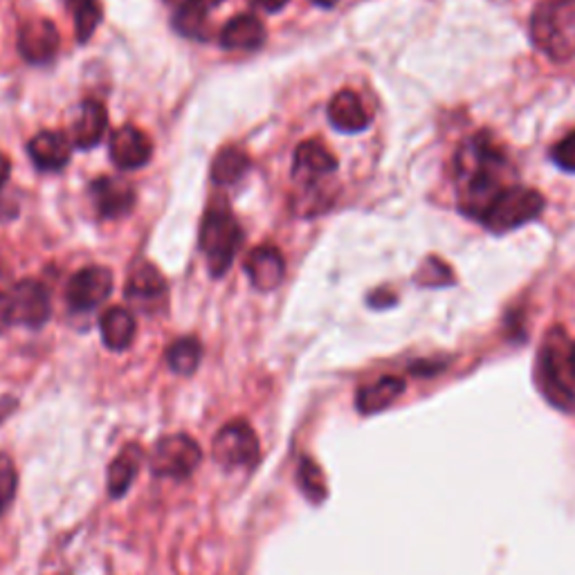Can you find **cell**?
Wrapping results in <instances>:
<instances>
[{
	"mask_svg": "<svg viewBox=\"0 0 575 575\" xmlns=\"http://www.w3.org/2000/svg\"><path fill=\"white\" fill-rule=\"evenodd\" d=\"M250 3H252V8H257V10H264V12L272 14V12L284 10L288 0H250Z\"/></svg>",
	"mask_w": 575,
	"mask_h": 575,
	"instance_id": "32",
	"label": "cell"
},
{
	"mask_svg": "<svg viewBox=\"0 0 575 575\" xmlns=\"http://www.w3.org/2000/svg\"><path fill=\"white\" fill-rule=\"evenodd\" d=\"M214 462L227 470L255 468L261 458V447L255 429L246 420H232L214 436Z\"/></svg>",
	"mask_w": 575,
	"mask_h": 575,
	"instance_id": "6",
	"label": "cell"
},
{
	"mask_svg": "<svg viewBox=\"0 0 575 575\" xmlns=\"http://www.w3.org/2000/svg\"><path fill=\"white\" fill-rule=\"evenodd\" d=\"M59 30L48 19H32L19 32V52L32 66L50 63L59 52Z\"/></svg>",
	"mask_w": 575,
	"mask_h": 575,
	"instance_id": "10",
	"label": "cell"
},
{
	"mask_svg": "<svg viewBox=\"0 0 575 575\" xmlns=\"http://www.w3.org/2000/svg\"><path fill=\"white\" fill-rule=\"evenodd\" d=\"M250 169V158L237 147H225L211 162V180L216 185H235L239 182Z\"/></svg>",
	"mask_w": 575,
	"mask_h": 575,
	"instance_id": "23",
	"label": "cell"
},
{
	"mask_svg": "<svg viewBox=\"0 0 575 575\" xmlns=\"http://www.w3.org/2000/svg\"><path fill=\"white\" fill-rule=\"evenodd\" d=\"M299 486L304 490V495L319 504L324 497H326V482H324V475L319 470V466L315 462H310V458H301L299 464Z\"/></svg>",
	"mask_w": 575,
	"mask_h": 575,
	"instance_id": "27",
	"label": "cell"
},
{
	"mask_svg": "<svg viewBox=\"0 0 575 575\" xmlns=\"http://www.w3.org/2000/svg\"><path fill=\"white\" fill-rule=\"evenodd\" d=\"M8 178H10V160L0 153V189H3Z\"/></svg>",
	"mask_w": 575,
	"mask_h": 575,
	"instance_id": "34",
	"label": "cell"
},
{
	"mask_svg": "<svg viewBox=\"0 0 575 575\" xmlns=\"http://www.w3.org/2000/svg\"><path fill=\"white\" fill-rule=\"evenodd\" d=\"M17 495V468L8 454H0V515H3Z\"/></svg>",
	"mask_w": 575,
	"mask_h": 575,
	"instance_id": "28",
	"label": "cell"
},
{
	"mask_svg": "<svg viewBox=\"0 0 575 575\" xmlns=\"http://www.w3.org/2000/svg\"><path fill=\"white\" fill-rule=\"evenodd\" d=\"M544 196L535 189L526 187H506L490 209L484 214L482 222L495 235H506L531 220H535L544 211Z\"/></svg>",
	"mask_w": 575,
	"mask_h": 575,
	"instance_id": "5",
	"label": "cell"
},
{
	"mask_svg": "<svg viewBox=\"0 0 575 575\" xmlns=\"http://www.w3.org/2000/svg\"><path fill=\"white\" fill-rule=\"evenodd\" d=\"M12 321V308H10V297L6 293H0V333H3Z\"/></svg>",
	"mask_w": 575,
	"mask_h": 575,
	"instance_id": "31",
	"label": "cell"
},
{
	"mask_svg": "<svg viewBox=\"0 0 575 575\" xmlns=\"http://www.w3.org/2000/svg\"><path fill=\"white\" fill-rule=\"evenodd\" d=\"M531 39L539 52L557 63L575 59V3H539L531 17Z\"/></svg>",
	"mask_w": 575,
	"mask_h": 575,
	"instance_id": "2",
	"label": "cell"
},
{
	"mask_svg": "<svg viewBox=\"0 0 575 575\" xmlns=\"http://www.w3.org/2000/svg\"><path fill=\"white\" fill-rule=\"evenodd\" d=\"M313 3L319 6V8H333V6L337 3V0H313Z\"/></svg>",
	"mask_w": 575,
	"mask_h": 575,
	"instance_id": "37",
	"label": "cell"
},
{
	"mask_svg": "<svg viewBox=\"0 0 575 575\" xmlns=\"http://www.w3.org/2000/svg\"><path fill=\"white\" fill-rule=\"evenodd\" d=\"M174 28L189 39H205L207 37V10L196 3H185L176 8L174 14Z\"/></svg>",
	"mask_w": 575,
	"mask_h": 575,
	"instance_id": "25",
	"label": "cell"
},
{
	"mask_svg": "<svg viewBox=\"0 0 575 575\" xmlns=\"http://www.w3.org/2000/svg\"><path fill=\"white\" fill-rule=\"evenodd\" d=\"M418 281L423 286H447V284H452V272H449V268L440 259H432L429 257L423 264Z\"/></svg>",
	"mask_w": 575,
	"mask_h": 575,
	"instance_id": "29",
	"label": "cell"
},
{
	"mask_svg": "<svg viewBox=\"0 0 575 575\" xmlns=\"http://www.w3.org/2000/svg\"><path fill=\"white\" fill-rule=\"evenodd\" d=\"M103 344L112 351H125L136 337V317L127 308H108L99 321Z\"/></svg>",
	"mask_w": 575,
	"mask_h": 575,
	"instance_id": "19",
	"label": "cell"
},
{
	"mask_svg": "<svg viewBox=\"0 0 575 575\" xmlns=\"http://www.w3.org/2000/svg\"><path fill=\"white\" fill-rule=\"evenodd\" d=\"M95 209L101 218H120L136 205V191L127 180L103 176L90 185Z\"/></svg>",
	"mask_w": 575,
	"mask_h": 575,
	"instance_id": "12",
	"label": "cell"
},
{
	"mask_svg": "<svg viewBox=\"0 0 575 575\" xmlns=\"http://www.w3.org/2000/svg\"><path fill=\"white\" fill-rule=\"evenodd\" d=\"M167 295V284H165V277L160 275L158 268L149 266V264H142L138 266L131 275H129V281H127V297L131 301H138V304H153V301H160L165 299Z\"/></svg>",
	"mask_w": 575,
	"mask_h": 575,
	"instance_id": "22",
	"label": "cell"
},
{
	"mask_svg": "<svg viewBox=\"0 0 575 575\" xmlns=\"http://www.w3.org/2000/svg\"><path fill=\"white\" fill-rule=\"evenodd\" d=\"M246 272L255 288L275 290L286 277L284 255L272 246H261L248 255Z\"/></svg>",
	"mask_w": 575,
	"mask_h": 575,
	"instance_id": "14",
	"label": "cell"
},
{
	"mask_svg": "<svg viewBox=\"0 0 575 575\" xmlns=\"http://www.w3.org/2000/svg\"><path fill=\"white\" fill-rule=\"evenodd\" d=\"M202 449L187 434L162 436L151 452V470L165 479H187L200 464Z\"/></svg>",
	"mask_w": 575,
	"mask_h": 575,
	"instance_id": "7",
	"label": "cell"
},
{
	"mask_svg": "<svg viewBox=\"0 0 575 575\" xmlns=\"http://www.w3.org/2000/svg\"><path fill=\"white\" fill-rule=\"evenodd\" d=\"M264 43L266 28L255 14H239L222 26L220 46L227 50H257Z\"/></svg>",
	"mask_w": 575,
	"mask_h": 575,
	"instance_id": "17",
	"label": "cell"
},
{
	"mask_svg": "<svg viewBox=\"0 0 575 575\" xmlns=\"http://www.w3.org/2000/svg\"><path fill=\"white\" fill-rule=\"evenodd\" d=\"M17 398H12V396H3L0 398V423H3L6 418H10L12 416V412L17 409Z\"/></svg>",
	"mask_w": 575,
	"mask_h": 575,
	"instance_id": "33",
	"label": "cell"
},
{
	"mask_svg": "<svg viewBox=\"0 0 575 575\" xmlns=\"http://www.w3.org/2000/svg\"><path fill=\"white\" fill-rule=\"evenodd\" d=\"M108 127L106 106L97 99H86L79 106V115L72 125V142L79 149H92L101 142Z\"/></svg>",
	"mask_w": 575,
	"mask_h": 575,
	"instance_id": "16",
	"label": "cell"
},
{
	"mask_svg": "<svg viewBox=\"0 0 575 575\" xmlns=\"http://www.w3.org/2000/svg\"><path fill=\"white\" fill-rule=\"evenodd\" d=\"M70 10L75 17L77 41L86 43L101 21V10L97 6V0H70Z\"/></svg>",
	"mask_w": 575,
	"mask_h": 575,
	"instance_id": "26",
	"label": "cell"
},
{
	"mask_svg": "<svg viewBox=\"0 0 575 575\" xmlns=\"http://www.w3.org/2000/svg\"><path fill=\"white\" fill-rule=\"evenodd\" d=\"M112 293V272L103 266H90L75 272L66 286V299L72 310H95Z\"/></svg>",
	"mask_w": 575,
	"mask_h": 575,
	"instance_id": "8",
	"label": "cell"
},
{
	"mask_svg": "<svg viewBox=\"0 0 575 575\" xmlns=\"http://www.w3.org/2000/svg\"><path fill=\"white\" fill-rule=\"evenodd\" d=\"M405 391V380L396 378V376H385L367 387H363L358 391V409L360 414L365 416H371V414H378L383 409H387L389 405H394Z\"/></svg>",
	"mask_w": 575,
	"mask_h": 575,
	"instance_id": "20",
	"label": "cell"
},
{
	"mask_svg": "<svg viewBox=\"0 0 575 575\" xmlns=\"http://www.w3.org/2000/svg\"><path fill=\"white\" fill-rule=\"evenodd\" d=\"M551 156H553V162H555L559 169H564V171H568V174H575V131L568 133L562 142H557V145L553 147Z\"/></svg>",
	"mask_w": 575,
	"mask_h": 575,
	"instance_id": "30",
	"label": "cell"
},
{
	"mask_svg": "<svg viewBox=\"0 0 575 575\" xmlns=\"http://www.w3.org/2000/svg\"><path fill=\"white\" fill-rule=\"evenodd\" d=\"M328 120L341 133H360L369 127V112L354 90H339L328 103Z\"/></svg>",
	"mask_w": 575,
	"mask_h": 575,
	"instance_id": "15",
	"label": "cell"
},
{
	"mask_svg": "<svg viewBox=\"0 0 575 575\" xmlns=\"http://www.w3.org/2000/svg\"><path fill=\"white\" fill-rule=\"evenodd\" d=\"M562 3H575V0H562Z\"/></svg>",
	"mask_w": 575,
	"mask_h": 575,
	"instance_id": "39",
	"label": "cell"
},
{
	"mask_svg": "<svg viewBox=\"0 0 575 575\" xmlns=\"http://www.w3.org/2000/svg\"><path fill=\"white\" fill-rule=\"evenodd\" d=\"M191 3H196V6L205 8V10H209V8H214V6H220L222 0H191Z\"/></svg>",
	"mask_w": 575,
	"mask_h": 575,
	"instance_id": "36",
	"label": "cell"
},
{
	"mask_svg": "<svg viewBox=\"0 0 575 575\" xmlns=\"http://www.w3.org/2000/svg\"><path fill=\"white\" fill-rule=\"evenodd\" d=\"M140 466H142L140 445H127L122 449V454L115 458V462L108 468V493H110V497H122L131 488L133 479L140 473Z\"/></svg>",
	"mask_w": 575,
	"mask_h": 575,
	"instance_id": "21",
	"label": "cell"
},
{
	"mask_svg": "<svg viewBox=\"0 0 575 575\" xmlns=\"http://www.w3.org/2000/svg\"><path fill=\"white\" fill-rule=\"evenodd\" d=\"M568 374H571V383L575 387V341H571V347H568Z\"/></svg>",
	"mask_w": 575,
	"mask_h": 575,
	"instance_id": "35",
	"label": "cell"
},
{
	"mask_svg": "<svg viewBox=\"0 0 575 575\" xmlns=\"http://www.w3.org/2000/svg\"><path fill=\"white\" fill-rule=\"evenodd\" d=\"M244 241L241 225L235 214L229 211L225 200H214L202 216L200 225V250L207 257L209 272L222 277L232 266Z\"/></svg>",
	"mask_w": 575,
	"mask_h": 575,
	"instance_id": "3",
	"label": "cell"
},
{
	"mask_svg": "<svg viewBox=\"0 0 575 575\" xmlns=\"http://www.w3.org/2000/svg\"><path fill=\"white\" fill-rule=\"evenodd\" d=\"M337 169L335 156L319 142L306 140L295 149L293 158V178L301 185H317L321 178L330 176Z\"/></svg>",
	"mask_w": 575,
	"mask_h": 575,
	"instance_id": "13",
	"label": "cell"
},
{
	"mask_svg": "<svg viewBox=\"0 0 575 575\" xmlns=\"http://www.w3.org/2000/svg\"><path fill=\"white\" fill-rule=\"evenodd\" d=\"M568 347L566 333L553 328L544 341V349L537 358V385L546 400L564 412L575 407V387L568 374Z\"/></svg>",
	"mask_w": 575,
	"mask_h": 575,
	"instance_id": "4",
	"label": "cell"
},
{
	"mask_svg": "<svg viewBox=\"0 0 575 575\" xmlns=\"http://www.w3.org/2000/svg\"><path fill=\"white\" fill-rule=\"evenodd\" d=\"M8 297L12 308V321L39 328L50 319V295L41 281L23 279L12 288Z\"/></svg>",
	"mask_w": 575,
	"mask_h": 575,
	"instance_id": "9",
	"label": "cell"
},
{
	"mask_svg": "<svg viewBox=\"0 0 575 575\" xmlns=\"http://www.w3.org/2000/svg\"><path fill=\"white\" fill-rule=\"evenodd\" d=\"M169 3H174L176 8H180V6H185V3H189V0H169Z\"/></svg>",
	"mask_w": 575,
	"mask_h": 575,
	"instance_id": "38",
	"label": "cell"
},
{
	"mask_svg": "<svg viewBox=\"0 0 575 575\" xmlns=\"http://www.w3.org/2000/svg\"><path fill=\"white\" fill-rule=\"evenodd\" d=\"M506 165V156L490 133H477L464 142L456 153L458 205L464 214L479 220L484 218L497 196L506 189L502 187Z\"/></svg>",
	"mask_w": 575,
	"mask_h": 575,
	"instance_id": "1",
	"label": "cell"
},
{
	"mask_svg": "<svg viewBox=\"0 0 575 575\" xmlns=\"http://www.w3.org/2000/svg\"><path fill=\"white\" fill-rule=\"evenodd\" d=\"M32 162L41 171H61L70 162V142L66 136L54 131H43L34 136L28 145Z\"/></svg>",
	"mask_w": 575,
	"mask_h": 575,
	"instance_id": "18",
	"label": "cell"
},
{
	"mask_svg": "<svg viewBox=\"0 0 575 575\" xmlns=\"http://www.w3.org/2000/svg\"><path fill=\"white\" fill-rule=\"evenodd\" d=\"M153 156V145L145 131L136 127H122L110 138V160L125 171L145 167Z\"/></svg>",
	"mask_w": 575,
	"mask_h": 575,
	"instance_id": "11",
	"label": "cell"
},
{
	"mask_svg": "<svg viewBox=\"0 0 575 575\" xmlns=\"http://www.w3.org/2000/svg\"><path fill=\"white\" fill-rule=\"evenodd\" d=\"M202 358V347L196 337H182L174 341L167 351V363L178 376H191Z\"/></svg>",
	"mask_w": 575,
	"mask_h": 575,
	"instance_id": "24",
	"label": "cell"
}]
</instances>
